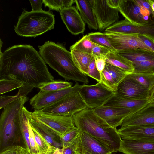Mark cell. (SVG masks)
I'll list each match as a JSON object with an SVG mask.
<instances>
[{"label": "cell", "instance_id": "7c38bea8", "mask_svg": "<svg viewBox=\"0 0 154 154\" xmlns=\"http://www.w3.org/2000/svg\"><path fill=\"white\" fill-rule=\"evenodd\" d=\"M115 94L127 98L143 99L150 98L151 92L126 74L118 84Z\"/></svg>", "mask_w": 154, "mask_h": 154}, {"label": "cell", "instance_id": "83f0119b", "mask_svg": "<svg viewBox=\"0 0 154 154\" xmlns=\"http://www.w3.org/2000/svg\"><path fill=\"white\" fill-rule=\"evenodd\" d=\"M127 74L151 92L154 88V72H133Z\"/></svg>", "mask_w": 154, "mask_h": 154}, {"label": "cell", "instance_id": "4316f807", "mask_svg": "<svg viewBox=\"0 0 154 154\" xmlns=\"http://www.w3.org/2000/svg\"><path fill=\"white\" fill-rule=\"evenodd\" d=\"M28 111L24 106L22 109L20 116V130L25 146V147L31 152L29 142V121L28 119Z\"/></svg>", "mask_w": 154, "mask_h": 154}, {"label": "cell", "instance_id": "4dcf8cb0", "mask_svg": "<svg viewBox=\"0 0 154 154\" xmlns=\"http://www.w3.org/2000/svg\"><path fill=\"white\" fill-rule=\"evenodd\" d=\"M95 45L88 39L87 35H86L71 46L70 49L71 51L75 50L91 54L92 49Z\"/></svg>", "mask_w": 154, "mask_h": 154}, {"label": "cell", "instance_id": "4fadbf2b", "mask_svg": "<svg viewBox=\"0 0 154 154\" xmlns=\"http://www.w3.org/2000/svg\"><path fill=\"white\" fill-rule=\"evenodd\" d=\"M105 33L109 42L116 51L136 48H141L152 51L142 42L138 37V35L108 32Z\"/></svg>", "mask_w": 154, "mask_h": 154}, {"label": "cell", "instance_id": "ba28073f", "mask_svg": "<svg viewBox=\"0 0 154 154\" xmlns=\"http://www.w3.org/2000/svg\"><path fill=\"white\" fill-rule=\"evenodd\" d=\"M78 91L88 108L94 109L103 105L115 94L103 83L81 85Z\"/></svg>", "mask_w": 154, "mask_h": 154}, {"label": "cell", "instance_id": "f1b7e54d", "mask_svg": "<svg viewBox=\"0 0 154 154\" xmlns=\"http://www.w3.org/2000/svg\"><path fill=\"white\" fill-rule=\"evenodd\" d=\"M34 88L30 85H23L20 88L17 94L15 96H1L0 97V108H3L10 103L24 96H26Z\"/></svg>", "mask_w": 154, "mask_h": 154}, {"label": "cell", "instance_id": "f6af8a7d", "mask_svg": "<svg viewBox=\"0 0 154 154\" xmlns=\"http://www.w3.org/2000/svg\"><path fill=\"white\" fill-rule=\"evenodd\" d=\"M139 38L144 44L154 52V39L147 36L138 35Z\"/></svg>", "mask_w": 154, "mask_h": 154}, {"label": "cell", "instance_id": "d6986e66", "mask_svg": "<svg viewBox=\"0 0 154 154\" xmlns=\"http://www.w3.org/2000/svg\"><path fill=\"white\" fill-rule=\"evenodd\" d=\"M118 9L125 19L132 24H142L148 21L135 0H119Z\"/></svg>", "mask_w": 154, "mask_h": 154}, {"label": "cell", "instance_id": "60d3db41", "mask_svg": "<svg viewBox=\"0 0 154 154\" xmlns=\"http://www.w3.org/2000/svg\"><path fill=\"white\" fill-rule=\"evenodd\" d=\"M86 75L94 79L98 82H101V74L96 67L95 59L90 63Z\"/></svg>", "mask_w": 154, "mask_h": 154}, {"label": "cell", "instance_id": "ffe728a7", "mask_svg": "<svg viewBox=\"0 0 154 154\" xmlns=\"http://www.w3.org/2000/svg\"><path fill=\"white\" fill-rule=\"evenodd\" d=\"M119 152L123 154H154V143L134 139L122 140Z\"/></svg>", "mask_w": 154, "mask_h": 154}, {"label": "cell", "instance_id": "277c9868", "mask_svg": "<svg viewBox=\"0 0 154 154\" xmlns=\"http://www.w3.org/2000/svg\"><path fill=\"white\" fill-rule=\"evenodd\" d=\"M28 100L26 95L10 103L4 107L0 116L1 146L4 148L19 141L20 116L24 104Z\"/></svg>", "mask_w": 154, "mask_h": 154}, {"label": "cell", "instance_id": "603a6c76", "mask_svg": "<svg viewBox=\"0 0 154 154\" xmlns=\"http://www.w3.org/2000/svg\"><path fill=\"white\" fill-rule=\"evenodd\" d=\"M75 3L82 19L88 27L90 29L97 30L98 23L88 0H75Z\"/></svg>", "mask_w": 154, "mask_h": 154}, {"label": "cell", "instance_id": "ab89813d", "mask_svg": "<svg viewBox=\"0 0 154 154\" xmlns=\"http://www.w3.org/2000/svg\"><path fill=\"white\" fill-rule=\"evenodd\" d=\"M112 51L105 47L96 44L92 49L91 54L95 59H104L106 56Z\"/></svg>", "mask_w": 154, "mask_h": 154}, {"label": "cell", "instance_id": "e0dca14e", "mask_svg": "<svg viewBox=\"0 0 154 154\" xmlns=\"http://www.w3.org/2000/svg\"><path fill=\"white\" fill-rule=\"evenodd\" d=\"M93 109L111 126L116 128L120 126L126 117L132 113L130 110L125 108L104 105Z\"/></svg>", "mask_w": 154, "mask_h": 154}, {"label": "cell", "instance_id": "bcb514c9", "mask_svg": "<svg viewBox=\"0 0 154 154\" xmlns=\"http://www.w3.org/2000/svg\"><path fill=\"white\" fill-rule=\"evenodd\" d=\"M77 139L73 143L66 147L63 148L62 154H79L76 144Z\"/></svg>", "mask_w": 154, "mask_h": 154}, {"label": "cell", "instance_id": "d4e9b609", "mask_svg": "<svg viewBox=\"0 0 154 154\" xmlns=\"http://www.w3.org/2000/svg\"><path fill=\"white\" fill-rule=\"evenodd\" d=\"M104 59L106 63L121 69L127 74L133 73L134 71L132 63L115 51L110 52Z\"/></svg>", "mask_w": 154, "mask_h": 154}, {"label": "cell", "instance_id": "1f68e13d", "mask_svg": "<svg viewBox=\"0 0 154 154\" xmlns=\"http://www.w3.org/2000/svg\"><path fill=\"white\" fill-rule=\"evenodd\" d=\"M32 129L38 153L41 154H53L57 148L51 146L37 132Z\"/></svg>", "mask_w": 154, "mask_h": 154}, {"label": "cell", "instance_id": "836d02e7", "mask_svg": "<svg viewBox=\"0 0 154 154\" xmlns=\"http://www.w3.org/2000/svg\"><path fill=\"white\" fill-rule=\"evenodd\" d=\"M74 0H42V2L45 7H48L51 10L60 11L62 9L70 7L75 2Z\"/></svg>", "mask_w": 154, "mask_h": 154}, {"label": "cell", "instance_id": "f5cc1de1", "mask_svg": "<svg viewBox=\"0 0 154 154\" xmlns=\"http://www.w3.org/2000/svg\"><path fill=\"white\" fill-rule=\"evenodd\" d=\"M63 150V148H57L56 149L53 154H62Z\"/></svg>", "mask_w": 154, "mask_h": 154}, {"label": "cell", "instance_id": "6da1fadb", "mask_svg": "<svg viewBox=\"0 0 154 154\" xmlns=\"http://www.w3.org/2000/svg\"><path fill=\"white\" fill-rule=\"evenodd\" d=\"M11 79L37 88L54 80L46 63L29 45H15L0 52V79Z\"/></svg>", "mask_w": 154, "mask_h": 154}, {"label": "cell", "instance_id": "8d00e7d4", "mask_svg": "<svg viewBox=\"0 0 154 154\" xmlns=\"http://www.w3.org/2000/svg\"><path fill=\"white\" fill-rule=\"evenodd\" d=\"M105 67L117 85L127 74L126 72L121 69L108 63H106Z\"/></svg>", "mask_w": 154, "mask_h": 154}, {"label": "cell", "instance_id": "f35d334b", "mask_svg": "<svg viewBox=\"0 0 154 154\" xmlns=\"http://www.w3.org/2000/svg\"><path fill=\"white\" fill-rule=\"evenodd\" d=\"M100 73L101 77V82L116 93L117 85L106 67Z\"/></svg>", "mask_w": 154, "mask_h": 154}, {"label": "cell", "instance_id": "9c48e42d", "mask_svg": "<svg viewBox=\"0 0 154 154\" xmlns=\"http://www.w3.org/2000/svg\"><path fill=\"white\" fill-rule=\"evenodd\" d=\"M106 32L144 35L154 39V17H150L148 22L135 24L125 19L118 21L107 28Z\"/></svg>", "mask_w": 154, "mask_h": 154}, {"label": "cell", "instance_id": "c3c4849f", "mask_svg": "<svg viewBox=\"0 0 154 154\" xmlns=\"http://www.w3.org/2000/svg\"><path fill=\"white\" fill-rule=\"evenodd\" d=\"M29 1L32 6V11H37L42 10V9L41 0H30Z\"/></svg>", "mask_w": 154, "mask_h": 154}, {"label": "cell", "instance_id": "ac0fdd59", "mask_svg": "<svg viewBox=\"0 0 154 154\" xmlns=\"http://www.w3.org/2000/svg\"><path fill=\"white\" fill-rule=\"evenodd\" d=\"M59 12L63 23L72 34L76 35L84 33L85 23L75 6L64 8Z\"/></svg>", "mask_w": 154, "mask_h": 154}, {"label": "cell", "instance_id": "8fae6325", "mask_svg": "<svg viewBox=\"0 0 154 154\" xmlns=\"http://www.w3.org/2000/svg\"><path fill=\"white\" fill-rule=\"evenodd\" d=\"M81 86L76 82L73 86L64 89L49 91L40 90L30 99V104L35 110H41L56 103L70 93L78 90Z\"/></svg>", "mask_w": 154, "mask_h": 154}, {"label": "cell", "instance_id": "5bb4252c", "mask_svg": "<svg viewBox=\"0 0 154 154\" xmlns=\"http://www.w3.org/2000/svg\"><path fill=\"white\" fill-rule=\"evenodd\" d=\"M76 144L79 154H111L113 153L104 143L80 130Z\"/></svg>", "mask_w": 154, "mask_h": 154}, {"label": "cell", "instance_id": "816d5d0a", "mask_svg": "<svg viewBox=\"0 0 154 154\" xmlns=\"http://www.w3.org/2000/svg\"><path fill=\"white\" fill-rule=\"evenodd\" d=\"M150 5L151 9V15L152 17H154V1L148 0Z\"/></svg>", "mask_w": 154, "mask_h": 154}, {"label": "cell", "instance_id": "484cf974", "mask_svg": "<svg viewBox=\"0 0 154 154\" xmlns=\"http://www.w3.org/2000/svg\"><path fill=\"white\" fill-rule=\"evenodd\" d=\"M73 60L78 68L86 75L89 66L95 58L91 54L85 53L75 50L71 51Z\"/></svg>", "mask_w": 154, "mask_h": 154}, {"label": "cell", "instance_id": "5b68a950", "mask_svg": "<svg viewBox=\"0 0 154 154\" xmlns=\"http://www.w3.org/2000/svg\"><path fill=\"white\" fill-rule=\"evenodd\" d=\"M54 24V15L50 10L28 11L24 9L14 30L18 35L35 37L53 29Z\"/></svg>", "mask_w": 154, "mask_h": 154}, {"label": "cell", "instance_id": "7bdbcfd3", "mask_svg": "<svg viewBox=\"0 0 154 154\" xmlns=\"http://www.w3.org/2000/svg\"><path fill=\"white\" fill-rule=\"evenodd\" d=\"M28 121L29 139L31 148V152L33 154H38L39 153L35 140L34 132L29 120Z\"/></svg>", "mask_w": 154, "mask_h": 154}, {"label": "cell", "instance_id": "52a82bcc", "mask_svg": "<svg viewBox=\"0 0 154 154\" xmlns=\"http://www.w3.org/2000/svg\"><path fill=\"white\" fill-rule=\"evenodd\" d=\"M32 116L60 138L75 127L73 116L45 114L35 110Z\"/></svg>", "mask_w": 154, "mask_h": 154}, {"label": "cell", "instance_id": "e575fe53", "mask_svg": "<svg viewBox=\"0 0 154 154\" xmlns=\"http://www.w3.org/2000/svg\"><path fill=\"white\" fill-rule=\"evenodd\" d=\"M24 85L20 82L11 79H0V94L10 91Z\"/></svg>", "mask_w": 154, "mask_h": 154}, {"label": "cell", "instance_id": "d590c367", "mask_svg": "<svg viewBox=\"0 0 154 154\" xmlns=\"http://www.w3.org/2000/svg\"><path fill=\"white\" fill-rule=\"evenodd\" d=\"M132 63L134 69L133 72H154V59Z\"/></svg>", "mask_w": 154, "mask_h": 154}, {"label": "cell", "instance_id": "7dc6e473", "mask_svg": "<svg viewBox=\"0 0 154 154\" xmlns=\"http://www.w3.org/2000/svg\"><path fill=\"white\" fill-rule=\"evenodd\" d=\"M95 59L96 67L100 73L104 69L106 62L103 58H96Z\"/></svg>", "mask_w": 154, "mask_h": 154}, {"label": "cell", "instance_id": "ee69618b", "mask_svg": "<svg viewBox=\"0 0 154 154\" xmlns=\"http://www.w3.org/2000/svg\"><path fill=\"white\" fill-rule=\"evenodd\" d=\"M19 146L14 144L5 147L2 149L0 154H19Z\"/></svg>", "mask_w": 154, "mask_h": 154}, {"label": "cell", "instance_id": "681fc988", "mask_svg": "<svg viewBox=\"0 0 154 154\" xmlns=\"http://www.w3.org/2000/svg\"><path fill=\"white\" fill-rule=\"evenodd\" d=\"M106 2L110 7L114 8H118L119 0H107Z\"/></svg>", "mask_w": 154, "mask_h": 154}, {"label": "cell", "instance_id": "74e56055", "mask_svg": "<svg viewBox=\"0 0 154 154\" xmlns=\"http://www.w3.org/2000/svg\"><path fill=\"white\" fill-rule=\"evenodd\" d=\"M79 130L76 126L66 133L61 138L62 148L73 143L79 136Z\"/></svg>", "mask_w": 154, "mask_h": 154}, {"label": "cell", "instance_id": "f546056e", "mask_svg": "<svg viewBox=\"0 0 154 154\" xmlns=\"http://www.w3.org/2000/svg\"><path fill=\"white\" fill-rule=\"evenodd\" d=\"M71 82L61 80H55L40 84L38 88L45 91H58L72 87Z\"/></svg>", "mask_w": 154, "mask_h": 154}, {"label": "cell", "instance_id": "44dd1931", "mask_svg": "<svg viewBox=\"0 0 154 154\" xmlns=\"http://www.w3.org/2000/svg\"><path fill=\"white\" fill-rule=\"evenodd\" d=\"M150 101V98L132 99L120 96L115 94L103 105L125 108L130 110L134 113Z\"/></svg>", "mask_w": 154, "mask_h": 154}, {"label": "cell", "instance_id": "db71d44e", "mask_svg": "<svg viewBox=\"0 0 154 154\" xmlns=\"http://www.w3.org/2000/svg\"><path fill=\"white\" fill-rule=\"evenodd\" d=\"M150 98L151 101L154 102V88L151 91Z\"/></svg>", "mask_w": 154, "mask_h": 154}, {"label": "cell", "instance_id": "cb8c5ba5", "mask_svg": "<svg viewBox=\"0 0 154 154\" xmlns=\"http://www.w3.org/2000/svg\"><path fill=\"white\" fill-rule=\"evenodd\" d=\"M132 62H139L154 59V52L140 48L115 51Z\"/></svg>", "mask_w": 154, "mask_h": 154}, {"label": "cell", "instance_id": "b9f144b4", "mask_svg": "<svg viewBox=\"0 0 154 154\" xmlns=\"http://www.w3.org/2000/svg\"><path fill=\"white\" fill-rule=\"evenodd\" d=\"M141 8L143 15L146 17L151 14V9L148 0H135Z\"/></svg>", "mask_w": 154, "mask_h": 154}, {"label": "cell", "instance_id": "3957f363", "mask_svg": "<svg viewBox=\"0 0 154 154\" xmlns=\"http://www.w3.org/2000/svg\"><path fill=\"white\" fill-rule=\"evenodd\" d=\"M75 126L99 140L113 152H119L122 138L116 128L109 125L93 109L87 108L73 116Z\"/></svg>", "mask_w": 154, "mask_h": 154}, {"label": "cell", "instance_id": "9a60e30c", "mask_svg": "<svg viewBox=\"0 0 154 154\" xmlns=\"http://www.w3.org/2000/svg\"><path fill=\"white\" fill-rule=\"evenodd\" d=\"M154 125V102L151 101L137 111L130 114L122 121L121 127Z\"/></svg>", "mask_w": 154, "mask_h": 154}, {"label": "cell", "instance_id": "30bf717a", "mask_svg": "<svg viewBox=\"0 0 154 154\" xmlns=\"http://www.w3.org/2000/svg\"><path fill=\"white\" fill-rule=\"evenodd\" d=\"M95 15L98 29L101 31L117 22L119 17L118 8L110 7L106 0H88Z\"/></svg>", "mask_w": 154, "mask_h": 154}, {"label": "cell", "instance_id": "8992f818", "mask_svg": "<svg viewBox=\"0 0 154 154\" xmlns=\"http://www.w3.org/2000/svg\"><path fill=\"white\" fill-rule=\"evenodd\" d=\"M78 91L72 92L56 103L38 111L45 114L73 116L88 108Z\"/></svg>", "mask_w": 154, "mask_h": 154}, {"label": "cell", "instance_id": "f907efd6", "mask_svg": "<svg viewBox=\"0 0 154 154\" xmlns=\"http://www.w3.org/2000/svg\"><path fill=\"white\" fill-rule=\"evenodd\" d=\"M19 154H33L29 151L25 147L19 146ZM38 154H41L38 153Z\"/></svg>", "mask_w": 154, "mask_h": 154}, {"label": "cell", "instance_id": "7a4b0ae2", "mask_svg": "<svg viewBox=\"0 0 154 154\" xmlns=\"http://www.w3.org/2000/svg\"><path fill=\"white\" fill-rule=\"evenodd\" d=\"M39 53L46 63L66 80L88 84L87 76L75 64L71 52L61 44L47 41L38 46Z\"/></svg>", "mask_w": 154, "mask_h": 154}, {"label": "cell", "instance_id": "7402d4cb", "mask_svg": "<svg viewBox=\"0 0 154 154\" xmlns=\"http://www.w3.org/2000/svg\"><path fill=\"white\" fill-rule=\"evenodd\" d=\"M28 119L32 129L40 134L51 146L62 148L61 138L55 135L42 123L33 119L32 112L28 111Z\"/></svg>", "mask_w": 154, "mask_h": 154}, {"label": "cell", "instance_id": "2e32d148", "mask_svg": "<svg viewBox=\"0 0 154 154\" xmlns=\"http://www.w3.org/2000/svg\"><path fill=\"white\" fill-rule=\"evenodd\" d=\"M117 131L123 140L134 139L154 143V125L122 127Z\"/></svg>", "mask_w": 154, "mask_h": 154}, {"label": "cell", "instance_id": "d6a6232c", "mask_svg": "<svg viewBox=\"0 0 154 154\" xmlns=\"http://www.w3.org/2000/svg\"><path fill=\"white\" fill-rule=\"evenodd\" d=\"M88 39L92 42L98 45L107 48L113 51H116L109 42L105 33L100 32H92L87 35Z\"/></svg>", "mask_w": 154, "mask_h": 154}]
</instances>
